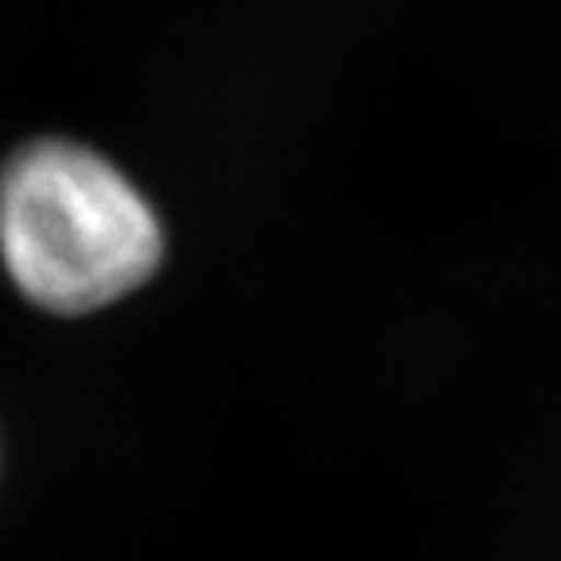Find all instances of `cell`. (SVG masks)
Wrapping results in <instances>:
<instances>
[{
  "mask_svg": "<svg viewBox=\"0 0 561 561\" xmlns=\"http://www.w3.org/2000/svg\"><path fill=\"white\" fill-rule=\"evenodd\" d=\"M160 257L157 210L102 152L47 137L0 168V265L44 312L117 305L160 270Z\"/></svg>",
  "mask_w": 561,
  "mask_h": 561,
  "instance_id": "obj_1",
  "label": "cell"
}]
</instances>
